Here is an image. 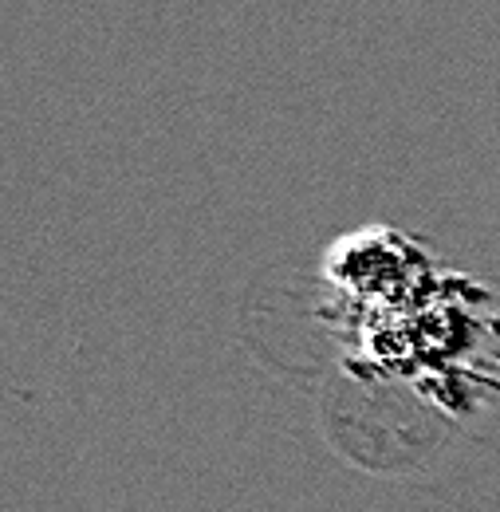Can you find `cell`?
Here are the masks:
<instances>
[]
</instances>
